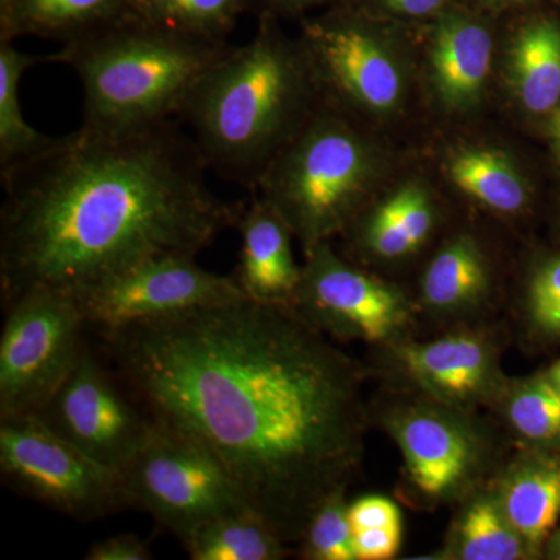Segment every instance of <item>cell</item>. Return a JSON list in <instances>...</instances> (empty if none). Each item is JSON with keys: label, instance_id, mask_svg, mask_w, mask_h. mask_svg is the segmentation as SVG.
Instances as JSON below:
<instances>
[{"label": "cell", "instance_id": "1", "mask_svg": "<svg viewBox=\"0 0 560 560\" xmlns=\"http://www.w3.org/2000/svg\"><path fill=\"white\" fill-rule=\"evenodd\" d=\"M102 334L150 418L208 448L283 540L355 470L359 366L291 305L242 298Z\"/></svg>", "mask_w": 560, "mask_h": 560}, {"label": "cell", "instance_id": "2", "mask_svg": "<svg viewBox=\"0 0 560 560\" xmlns=\"http://www.w3.org/2000/svg\"><path fill=\"white\" fill-rule=\"evenodd\" d=\"M194 139L171 124L132 135L80 127L0 172L3 304L32 289L75 298L161 256H190L237 226Z\"/></svg>", "mask_w": 560, "mask_h": 560}, {"label": "cell", "instance_id": "3", "mask_svg": "<svg viewBox=\"0 0 560 560\" xmlns=\"http://www.w3.org/2000/svg\"><path fill=\"white\" fill-rule=\"evenodd\" d=\"M307 55L261 14L249 43L228 46L202 77L183 117L209 168L243 186L261 173L298 135L308 88Z\"/></svg>", "mask_w": 560, "mask_h": 560}, {"label": "cell", "instance_id": "4", "mask_svg": "<svg viewBox=\"0 0 560 560\" xmlns=\"http://www.w3.org/2000/svg\"><path fill=\"white\" fill-rule=\"evenodd\" d=\"M230 46L125 13L65 44L57 62L83 88V124L103 135H132L183 117L202 77Z\"/></svg>", "mask_w": 560, "mask_h": 560}, {"label": "cell", "instance_id": "5", "mask_svg": "<svg viewBox=\"0 0 560 560\" xmlns=\"http://www.w3.org/2000/svg\"><path fill=\"white\" fill-rule=\"evenodd\" d=\"M370 172L359 136L340 120L318 119L280 151L256 187L311 250L349 223Z\"/></svg>", "mask_w": 560, "mask_h": 560}, {"label": "cell", "instance_id": "6", "mask_svg": "<svg viewBox=\"0 0 560 560\" xmlns=\"http://www.w3.org/2000/svg\"><path fill=\"white\" fill-rule=\"evenodd\" d=\"M121 474L128 504L179 539L223 515L250 510L237 482L208 448L158 422Z\"/></svg>", "mask_w": 560, "mask_h": 560}, {"label": "cell", "instance_id": "7", "mask_svg": "<svg viewBox=\"0 0 560 560\" xmlns=\"http://www.w3.org/2000/svg\"><path fill=\"white\" fill-rule=\"evenodd\" d=\"M3 481L79 521L130 506L124 474L84 455L38 415L0 419Z\"/></svg>", "mask_w": 560, "mask_h": 560}, {"label": "cell", "instance_id": "8", "mask_svg": "<svg viewBox=\"0 0 560 560\" xmlns=\"http://www.w3.org/2000/svg\"><path fill=\"white\" fill-rule=\"evenodd\" d=\"M7 305L0 337V419L36 415L75 366L86 326L69 294L32 289Z\"/></svg>", "mask_w": 560, "mask_h": 560}, {"label": "cell", "instance_id": "9", "mask_svg": "<svg viewBox=\"0 0 560 560\" xmlns=\"http://www.w3.org/2000/svg\"><path fill=\"white\" fill-rule=\"evenodd\" d=\"M36 415L84 455L119 471L135 458L154 423L86 349Z\"/></svg>", "mask_w": 560, "mask_h": 560}, {"label": "cell", "instance_id": "10", "mask_svg": "<svg viewBox=\"0 0 560 560\" xmlns=\"http://www.w3.org/2000/svg\"><path fill=\"white\" fill-rule=\"evenodd\" d=\"M246 298L235 278L206 271L190 256L154 257L73 298L84 323L117 329Z\"/></svg>", "mask_w": 560, "mask_h": 560}, {"label": "cell", "instance_id": "11", "mask_svg": "<svg viewBox=\"0 0 560 560\" xmlns=\"http://www.w3.org/2000/svg\"><path fill=\"white\" fill-rule=\"evenodd\" d=\"M308 265L291 307L319 331L382 342L408 319L400 294L338 259L326 242L308 250Z\"/></svg>", "mask_w": 560, "mask_h": 560}, {"label": "cell", "instance_id": "12", "mask_svg": "<svg viewBox=\"0 0 560 560\" xmlns=\"http://www.w3.org/2000/svg\"><path fill=\"white\" fill-rule=\"evenodd\" d=\"M304 49L316 77L361 108H394L401 94L396 62L359 22L331 16L304 25Z\"/></svg>", "mask_w": 560, "mask_h": 560}, {"label": "cell", "instance_id": "13", "mask_svg": "<svg viewBox=\"0 0 560 560\" xmlns=\"http://www.w3.org/2000/svg\"><path fill=\"white\" fill-rule=\"evenodd\" d=\"M412 486L429 499L452 495L477 463V444L458 420L442 412L411 410L393 425Z\"/></svg>", "mask_w": 560, "mask_h": 560}, {"label": "cell", "instance_id": "14", "mask_svg": "<svg viewBox=\"0 0 560 560\" xmlns=\"http://www.w3.org/2000/svg\"><path fill=\"white\" fill-rule=\"evenodd\" d=\"M241 232L238 285L248 300L291 305L302 282V270L291 250V230L278 210L264 198L243 206L237 223Z\"/></svg>", "mask_w": 560, "mask_h": 560}, {"label": "cell", "instance_id": "15", "mask_svg": "<svg viewBox=\"0 0 560 560\" xmlns=\"http://www.w3.org/2000/svg\"><path fill=\"white\" fill-rule=\"evenodd\" d=\"M400 357L422 388L451 404L478 399L492 381L489 350L474 337H448L407 346Z\"/></svg>", "mask_w": 560, "mask_h": 560}, {"label": "cell", "instance_id": "16", "mask_svg": "<svg viewBox=\"0 0 560 560\" xmlns=\"http://www.w3.org/2000/svg\"><path fill=\"white\" fill-rule=\"evenodd\" d=\"M493 40L480 22L459 13H445L433 43V72L442 98L455 106L469 105L488 80Z\"/></svg>", "mask_w": 560, "mask_h": 560}, {"label": "cell", "instance_id": "17", "mask_svg": "<svg viewBox=\"0 0 560 560\" xmlns=\"http://www.w3.org/2000/svg\"><path fill=\"white\" fill-rule=\"evenodd\" d=\"M130 0H0V40L20 36L60 40L62 46L119 20Z\"/></svg>", "mask_w": 560, "mask_h": 560}, {"label": "cell", "instance_id": "18", "mask_svg": "<svg viewBox=\"0 0 560 560\" xmlns=\"http://www.w3.org/2000/svg\"><path fill=\"white\" fill-rule=\"evenodd\" d=\"M499 501L529 552L539 551L560 518V460L534 459L515 467Z\"/></svg>", "mask_w": 560, "mask_h": 560}, {"label": "cell", "instance_id": "19", "mask_svg": "<svg viewBox=\"0 0 560 560\" xmlns=\"http://www.w3.org/2000/svg\"><path fill=\"white\" fill-rule=\"evenodd\" d=\"M194 560H278L287 541L257 512H232L180 539Z\"/></svg>", "mask_w": 560, "mask_h": 560}, {"label": "cell", "instance_id": "20", "mask_svg": "<svg viewBox=\"0 0 560 560\" xmlns=\"http://www.w3.org/2000/svg\"><path fill=\"white\" fill-rule=\"evenodd\" d=\"M515 88L530 113H550L560 103V27L540 20L523 28L512 49Z\"/></svg>", "mask_w": 560, "mask_h": 560}, {"label": "cell", "instance_id": "21", "mask_svg": "<svg viewBox=\"0 0 560 560\" xmlns=\"http://www.w3.org/2000/svg\"><path fill=\"white\" fill-rule=\"evenodd\" d=\"M57 62V54L33 57L0 40V172L35 156L54 140L32 127L21 105V81L25 70L38 62Z\"/></svg>", "mask_w": 560, "mask_h": 560}, {"label": "cell", "instance_id": "22", "mask_svg": "<svg viewBox=\"0 0 560 560\" xmlns=\"http://www.w3.org/2000/svg\"><path fill=\"white\" fill-rule=\"evenodd\" d=\"M433 212L425 191L407 186L372 213L364 241L377 256H407L429 237Z\"/></svg>", "mask_w": 560, "mask_h": 560}, {"label": "cell", "instance_id": "23", "mask_svg": "<svg viewBox=\"0 0 560 560\" xmlns=\"http://www.w3.org/2000/svg\"><path fill=\"white\" fill-rule=\"evenodd\" d=\"M488 275L474 242L460 238L441 250L423 278V298L430 307L458 311L480 300Z\"/></svg>", "mask_w": 560, "mask_h": 560}, {"label": "cell", "instance_id": "24", "mask_svg": "<svg viewBox=\"0 0 560 560\" xmlns=\"http://www.w3.org/2000/svg\"><path fill=\"white\" fill-rule=\"evenodd\" d=\"M253 0H130L127 13L200 38L226 40Z\"/></svg>", "mask_w": 560, "mask_h": 560}, {"label": "cell", "instance_id": "25", "mask_svg": "<svg viewBox=\"0 0 560 560\" xmlns=\"http://www.w3.org/2000/svg\"><path fill=\"white\" fill-rule=\"evenodd\" d=\"M448 175L460 190L490 209L511 213L526 205L521 175L497 151H464L448 164Z\"/></svg>", "mask_w": 560, "mask_h": 560}, {"label": "cell", "instance_id": "26", "mask_svg": "<svg viewBox=\"0 0 560 560\" xmlns=\"http://www.w3.org/2000/svg\"><path fill=\"white\" fill-rule=\"evenodd\" d=\"M529 552L508 521L499 500L478 499L467 508L456 529V556L463 560H517Z\"/></svg>", "mask_w": 560, "mask_h": 560}, {"label": "cell", "instance_id": "27", "mask_svg": "<svg viewBox=\"0 0 560 560\" xmlns=\"http://www.w3.org/2000/svg\"><path fill=\"white\" fill-rule=\"evenodd\" d=\"M510 420L526 440L560 442V390L547 375L525 383L512 396Z\"/></svg>", "mask_w": 560, "mask_h": 560}, {"label": "cell", "instance_id": "28", "mask_svg": "<svg viewBox=\"0 0 560 560\" xmlns=\"http://www.w3.org/2000/svg\"><path fill=\"white\" fill-rule=\"evenodd\" d=\"M305 556L315 560H357L345 489L331 493L305 529Z\"/></svg>", "mask_w": 560, "mask_h": 560}, {"label": "cell", "instance_id": "29", "mask_svg": "<svg viewBox=\"0 0 560 560\" xmlns=\"http://www.w3.org/2000/svg\"><path fill=\"white\" fill-rule=\"evenodd\" d=\"M529 312L541 331L560 337V259L548 261L534 276L529 287Z\"/></svg>", "mask_w": 560, "mask_h": 560}, {"label": "cell", "instance_id": "30", "mask_svg": "<svg viewBox=\"0 0 560 560\" xmlns=\"http://www.w3.org/2000/svg\"><path fill=\"white\" fill-rule=\"evenodd\" d=\"M348 517L352 534L401 525L399 508L385 497H364L355 501L348 506Z\"/></svg>", "mask_w": 560, "mask_h": 560}, {"label": "cell", "instance_id": "31", "mask_svg": "<svg viewBox=\"0 0 560 560\" xmlns=\"http://www.w3.org/2000/svg\"><path fill=\"white\" fill-rule=\"evenodd\" d=\"M357 560L393 559L401 544V525L353 533Z\"/></svg>", "mask_w": 560, "mask_h": 560}, {"label": "cell", "instance_id": "32", "mask_svg": "<svg viewBox=\"0 0 560 560\" xmlns=\"http://www.w3.org/2000/svg\"><path fill=\"white\" fill-rule=\"evenodd\" d=\"M153 558L145 541L132 534H119L92 545L88 560H149Z\"/></svg>", "mask_w": 560, "mask_h": 560}, {"label": "cell", "instance_id": "33", "mask_svg": "<svg viewBox=\"0 0 560 560\" xmlns=\"http://www.w3.org/2000/svg\"><path fill=\"white\" fill-rule=\"evenodd\" d=\"M377 2L401 16L423 18L441 13L447 0H377Z\"/></svg>", "mask_w": 560, "mask_h": 560}, {"label": "cell", "instance_id": "34", "mask_svg": "<svg viewBox=\"0 0 560 560\" xmlns=\"http://www.w3.org/2000/svg\"><path fill=\"white\" fill-rule=\"evenodd\" d=\"M256 2V0H253ZM265 9V13H294L323 2V0H257Z\"/></svg>", "mask_w": 560, "mask_h": 560}, {"label": "cell", "instance_id": "35", "mask_svg": "<svg viewBox=\"0 0 560 560\" xmlns=\"http://www.w3.org/2000/svg\"><path fill=\"white\" fill-rule=\"evenodd\" d=\"M548 551H550L552 559L560 560V530L551 537L550 545H548Z\"/></svg>", "mask_w": 560, "mask_h": 560}, {"label": "cell", "instance_id": "36", "mask_svg": "<svg viewBox=\"0 0 560 560\" xmlns=\"http://www.w3.org/2000/svg\"><path fill=\"white\" fill-rule=\"evenodd\" d=\"M547 377L560 390V360L558 363L552 364L550 371L547 372Z\"/></svg>", "mask_w": 560, "mask_h": 560}, {"label": "cell", "instance_id": "37", "mask_svg": "<svg viewBox=\"0 0 560 560\" xmlns=\"http://www.w3.org/2000/svg\"><path fill=\"white\" fill-rule=\"evenodd\" d=\"M552 135H559L560 132V108L558 113H556L555 120H552Z\"/></svg>", "mask_w": 560, "mask_h": 560}, {"label": "cell", "instance_id": "38", "mask_svg": "<svg viewBox=\"0 0 560 560\" xmlns=\"http://www.w3.org/2000/svg\"><path fill=\"white\" fill-rule=\"evenodd\" d=\"M490 2H495V3H518V2H526V0H490Z\"/></svg>", "mask_w": 560, "mask_h": 560}, {"label": "cell", "instance_id": "39", "mask_svg": "<svg viewBox=\"0 0 560 560\" xmlns=\"http://www.w3.org/2000/svg\"><path fill=\"white\" fill-rule=\"evenodd\" d=\"M555 140H556V143H558V147L560 149V132H559V135H555Z\"/></svg>", "mask_w": 560, "mask_h": 560}]
</instances>
